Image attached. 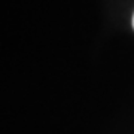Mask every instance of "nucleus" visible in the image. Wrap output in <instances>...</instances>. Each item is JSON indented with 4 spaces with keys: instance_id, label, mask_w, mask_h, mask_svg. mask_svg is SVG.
<instances>
[{
    "instance_id": "obj_1",
    "label": "nucleus",
    "mask_w": 134,
    "mask_h": 134,
    "mask_svg": "<svg viewBox=\"0 0 134 134\" xmlns=\"http://www.w3.org/2000/svg\"><path fill=\"white\" fill-rule=\"evenodd\" d=\"M133 29H134V15H133Z\"/></svg>"
}]
</instances>
